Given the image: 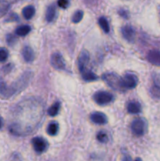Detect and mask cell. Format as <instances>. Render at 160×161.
Segmentation results:
<instances>
[{
    "instance_id": "cell-23",
    "label": "cell",
    "mask_w": 160,
    "mask_h": 161,
    "mask_svg": "<svg viewBox=\"0 0 160 161\" xmlns=\"http://www.w3.org/2000/svg\"><path fill=\"white\" fill-rule=\"evenodd\" d=\"M9 57V52L4 47L0 48V62H5Z\"/></svg>"
},
{
    "instance_id": "cell-22",
    "label": "cell",
    "mask_w": 160,
    "mask_h": 161,
    "mask_svg": "<svg viewBox=\"0 0 160 161\" xmlns=\"http://www.w3.org/2000/svg\"><path fill=\"white\" fill-rule=\"evenodd\" d=\"M83 12L82 10H77L76 12L74 14L73 17H72V22L75 24L79 23L82 20L83 17Z\"/></svg>"
},
{
    "instance_id": "cell-29",
    "label": "cell",
    "mask_w": 160,
    "mask_h": 161,
    "mask_svg": "<svg viewBox=\"0 0 160 161\" xmlns=\"http://www.w3.org/2000/svg\"><path fill=\"white\" fill-rule=\"evenodd\" d=\"M119 14H120L121 16H122V17L127 18V14H126V13H125V10H120L119 11Z\"/></svg>"
},
{
    "instance_id": "cell-24",
    "label": "cell",
    "mask_w": 160,
    "mask_h": 161,
    "mask_svg": "<svg viewBox=\"0 0 160 161\" xmlns=\"http://www.w3.org/2000/svg\"><path fill=\"white\" fill-rule=\"evenodd\" d=\"M97 139L101 143H106L108 141V137L104 132L103 131H100L97 134Z\"/></svg>"
},
{
    "instance_id": "cell-6",
    "label": "cell",
    "mask_w": 160,
    "mask_h": 161,
    "mask_svg": "<svg viewBox=\"0 0 160 161\" xmlns=\"http://www.w3.org/2000/svg\"><path fill=\"white\" fill-rule=\"evenodd\" d=\"M122 84L125 89H133L137 84V77L133 74H126L122 78Z\"/></svg>"
},
{
    "instance_id": "cell-13",
    "label": "cell",
    "mask_w": 160,
    "mask_h": 161,
    "mask_svg": "<svg viewBox=\"0 0 160 161\" xmlns=\"http://www.w3.org/2000/svg\"><path fill=\"white\" fill-rule=\"evenodd\" d=\"M151 94L155 98H160V80L155 78L150 89Z\"/></svg>"
},
{
    "instance_id": "cell-26",
    "label": "cell",
    "mask_w": 160,
    "mask_h": 161,
    "mask_svg": "<svg viewBox=\"0 0 160 161\" xmlns=\"http://www.w3.org/2000/svg\"><path fill=\"white\" fill-rule=\"evenodd\" d=\"M16 37L13 35H8L7 38H6V41H7V43L9 44V46H13L16 42Z\"/></svg>"
},
{
    "instance_id": "cell-2",
    "label": "cell",
    "mask_w": 160,
    "mask_h": 161,
    "mask_svg": "<svg viewBox=\"0 0 160 161\" xmlns=\"http://www.w3.org/2000/svg\"><path fill=\"white\" fill-rule=\"evenodd\" d=\"M93 99L100 105H107L113 100V96L111 93L107 91H98L93 95Z\"/></svg>"
},
{
    "instance_id": "cell-4",
    "label": "cell",
    "mask_w": 160,
    "mask_h": 161,
    "mask_svg": "<svg viewBox=\"0 0 160 161\" xmlns=\"http://www.w3.org/2000/svg\"><path fill=\"white\" fill-rule=\"evenodd\" d=\"M50 64L57 70H63L65 69V62L62 55L58 52H55L50 57Z\"/></svg>"
},
{
    "instance_id": "cell-14",
    "label": "cell",
    "mask_w": 160,
    "mask_h": 161,
    "mask_svg": "<svg viewBox=\"0 0 160 161\" xmlns=\"http://www.w3.org/2000/svg\"><path fill=\"white\" fill-rule=\"evenodd\" d=\"M127 111L131 114H137L141 112V106L138 102H131L127 105Z\"/></svg>"
},
{
    "instance_id": "cell-17",
    "label": "cell",
    "mask_w": 160,
    "mask_h": 161,
    "mask_svg": "<svg viewBox=\"0 0 160 161\" xmlns=\"http://www.w3.org/2000/svg\"><path fill=\"white\" fill-rule=\"evenodd\" d=\"M56 16V7L53 4L50 5L47 8L46 13H45V19L48 22H52L55 18Z\"/></svg>"
},
{
    "instance_id": "cell-16",
    "label": "cell",
    "mask_w": 160,
    "mask_h": 161,
    "mask_svg": "<svg viewBox=\"0 0 160 161\" xmlns=\"http://www.w3.org/2000/svg\"><path fill=\"white\" fill-rule=\"evenodd\" d=\"M82 72V77H83V80L85 81H87V82H91V81H95L98 79L97 75L96 74H94L93 72H91V71L89 70H83Z\"/></svg>"
},
{
    "instance_id": "cell-25",
    "label": "cell",
    "mask_w": 160,
    "mask_h": 161,
    "mask_svg": "<svg viewBox=\"0 0 160 161\" xmlns=\"http://www.w3.org/2000/svg\"><path fill=\"white\" fill-rule=\"evenodd\" d=\"M57 4L58 6L61 8H62V9H66V8H67V6H68L69 1L68 0H58Z\"/></svg>"
},
{
    "instance_id": "cell-1",
    "label": "cell",
    "mask_w": 160,
    "mask_h": 161,
    "mask_svg": "<svg viewBox=\"0 0 160 161\" xmlns=\"http://www.w3.org/2000/svg\"><path fill=\"white\" fill-rule=\"evenodd\" d=\"M104 81L115 91H122L125 89L122 84V79L115 73H105L102 75Z\"/></svg>"
},
{
    "instance_id": "cell-9",
    "label": "cell",
    "mask_w": 160,
    "mask_h": 161,
    "mask_svg": "<svg viewBox=\"0 0 160 161\" xmlns=\"http://www.w3.org/2000/svg\"><path fill=\"white\" fill-rule=\"evenodd\" d=\"M14 94L11 86H7L6 83L3 80L0 81V94L5 98H9Z\"/></svg>"
},
{
    "instance_id": "cell-30",
    "label": "cell",
    "mask_w": 160,
    "mask_h": 161,
    "mask_svg": "<svg viewBox=\"0 0 160 161\" xmlns=\"http://www.w3.org/2000/svg\"><path fill=\"white\" fill-rule=\"evenodd\" d=\"M3 118L0 116V129L3 127Z\"/></svg>"
},
{
    "instance_id": "cell-8",
    "label": "cell",
    "mask_w": 160,
    "mask_h": 161,
    "mask_svg": "<svg viewBox=\"0 0 160 161\" xmlns=\"http://www.w3.org/2000/svg\"><path fill=\"white\" fill-rule=\"evenodd\" d=\"M147 59L151 64L160 67V51L157 50H152L148 52Z\"/></svg>"
},
{
    "instance_id": "cell-20",
    "label": "cell",
    "mask_w": 160,
    "mask_h": 161,
    "mask_svg": "<svg viewBox=\"0 0 160 161\" xmlns=\"http://www.w3.org/2000/svg\"><path fill=\"white\" fill-rule=\"evenodd\" d=\"M98 23L100 25V28L103 29V31H104L105 33H108L110 31V26L109 24H108V21L107 20V19L105 18L104 17H101L99 18Z\"/></svg>"
},
{
    "instance_id": "cell-5",
    "label": "cell",
    "mask_w": 160,
    "mask_h": 161,
    "mask_svg": "<svg viewBox=\"0 0 160 161\" xmlns=\"http://www.w3.org/2000/svg\"><path fill=\"white\" fill-rule=\"evenodd\" d=\"M31 144H32L35 151L38 153H42L45 152L48 147L46 141L40 137H36V138H33L31 141Z\"/></svg>"
},
{
    "instance_id": "cell-18",
    "label": "cell",
    "mask_w": 160,
    "mask_h": 161,
    "mask_svg": "<svg viewBox=\"0 0 160 161\" xmlns=\"http://www.w3.org/2000/svg\"><path fill=\"white\" fill-rule=\"evenodd\" d=\"M59 130V125L56 122H51L47 127V134L50 136H54L57 134Z\"/></svg>"
},
{
    "instance_id": "cell-3",
    "label": "cell",
    "mask_w": 160,
    "mask_h": 161,
    "mask_svg": "<svg viewBox=\"0 0 160 161\" xmlns=\"http://www.w3.org/2000/svg\"><path fill=\"white\" fill-rule=\"evenodd\" d=\"M145 122L142 119H135L131 124V130L136 136H142L145 133Z\"/></svg>"
},
{
    "instance_id": "cell-31",
    "label": "cell",
    "mask_w": 160,
    "mask_h": 161,
    "mask_svg": "<svg viewBox=\"0 0 160 161\" xmlns=\"http://www.w3.org/2000/svg\"><path fill=\"white\" fill-rule=\"evenodd\" d=\"M135 161H142V160H141V158H136V160H135Z\"/></svg>"
},
{
    "instance_id": "cell-27",
    "label": "cell",
    "mask_w": 160,
    "mask_h": 161,
    "mask_svg": "<svg viewBox=\"0 0 160 161\" xmlns=\"http://www.w3.org/2000/svg\"><path fill=\"white\" fill-rule=\"evenodd\" d=\"M18 20V16L16 15L15 14H11L9 17V18L7 19V21H13V20Z\"/></svg>"
},
{
    "instance_id": "cell-7",
    "label": "cell",
    "mask_w": 160,
    "mask_h": 161,
    "mask_svg": "<svg viewBox=\"0 0 160 161\" xmlns=\"http://www.w3.org/2000/svg\"><path fill=\"white\" fill-rule=\"evenodd\" d=\"M89 61V53L87 50H83L80 53L79 57H78V69L80 72H83L86 69V65L88 64Z\"/></svg>"
},
{
    "instance_id": "cell-28",
    "label": "cell",
    "mask_w": 160,
    "mask_h": 161,
    "mask_svg": "<svg viewBox=\"0 0 160 161\" xmlns=\"http://www.w3.org/2000/svg\"><path fill=\"white\" fill-rule=\"evenodd\" d=\"M122 161H132V158L130 156L126 155L123 157V159H122Z\"/></svg>"
},
{
    "instance_id": "cell-10",
    "label": "cell",
    "mask_w": 160,
    "mask_h": 161,
    "mask_svg": "<svg viewBox=\"0 0 160 161\" xmlns=\"http://www.w3.org/2000/svg\"><path fill=\"white\" fill-rule=\"evenodd\" d=\"M122 35L127 41H132L135 37V31L133 28L130 25H125L122 28Z\"/></svg>"
},
{
    "instance_id": "cell-15",
    "label": "cell",
    "mask_w": 160,
    "mask_h": 161,
    "mask_svg": "<svg viewBox=\"0 0 160 161\" xmlns=\"http://www.w3.org/2000/svg\"><path fill=\"white\" fill-rule=\"evenodd\" d=\"M35 14V9L33 6H28L22 10V14L26 20H30Z\"/></svg>"
},
{
    "instance_id": "cell-19",
    "label": "cell",
    "mask_w": 160,
    "mask_h": 161,
    "mask_svg": "<svg viewBox=\"0 0 160 161\" xmlns=\"http://www.w3.org/2000/svg\"><path fill=\"white\" fill-rule=\"evenodd\" d=\"M31 31V28L28 25H21L16 29V35L18 36H25Z\"/></svg>"
},
{
    "instance_id": "cell-21",
    "label": "cell",
    "mask_w": 160,
    "mask_h": 161,
    "mask_svg": "<svg viewBox=\"0 0 160 161\" xmlns=\"http://www.w3.org/2000/svg\"><path fill=\"white\" fill-rule=\"evenodd\" d=\"M60 108H61V103L60 102H56V103L53 104L48 110V114L50 116H55L58 114L60 111Z\"/></svg>"
},
{
    "instance_id": "cell-12",
    "label": "cell",
    "mask_w": 160,
    "mask_h": 161,
    "mask_svg": "<svg viewBox=\"0 0 160 161\" xmlns=\"http://www.w3.org/2000/svg\"><path fill=\"white\" fill-rule=\"evenodd\" d=\"M90 119L94 124H105L107 123V117L104 114L101 113H93L91 114Z\"/></svg>"
},
{
    "instance_id": "cell-11",
    "label": "cell",
    "mask_w": 160,
    "mask_h": 161,
    "mask_svg": "<svg viewBox=\"0 0 160 161\" xmlns=\"http://www.w3.org/2000/svg\"><path fill=\"white\" fill-rule=\"evenodd\" d=\"M22 56L26 62H32L35 59V53L32 49L28 46H26L22 50Z\"/></svg>"
}]
</instances>
